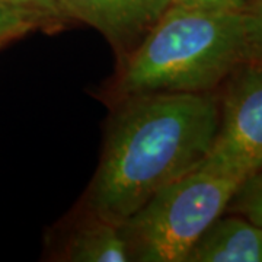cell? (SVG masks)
Wrapping results in <instances>:
<instances>
[{
	"instance_id": "1",
	"label": "cell",
	"mask_w": 262,
	"mask_h": 262,
	"mask_svg": "<svg viewBox=\"0 0 262 262\" xmlns=\"http://www.w3.org/2000/svg\"><path fill=\"white\" fill-rule=\"evenodd\" d=\"M114 105L84 207L121 225L206 159L220 103L211 92H175L136 95Z\"/></svg>"
},
{
	"instance_id": "5",
	"label": "cell",
	"mask_w": 262,
	"mask_h": 262,
	"mask_svg": "<svg viewBox=\"0 0 262 262\" xmlns=\"http://www.w3.org/2000/svg\"><path fill=\"white\" fill-rule=\"evenodd\" d=\"M70 20L98 29L121 61L159 22L173 0H61Z\"/></svg>"
},
{
	"instance_id": "6",
	"label": "cell",
	"mask_w": 262,
	"mask_h": 262,
	"mask_svg": "<svg viewBox=\"0 0 262 262\" xmlns=\"http://www.w3.org/2000/svg\"><path fill=\"white\" fill-rule=\"evenodd\" d=\"M54 255L67 262H130V251L121 226L84 207L82 214L66 227Z\"/></svg>"
},
{
	"instance_id": "2",
	"label": "cell",
	"mask_w": 262,
	"mask_h": 262,
	"mask_svg": "<svg viewBox=\"0 0 262 262\" xmlns=\"http://www.w3.org/2000/svg\"><path fill=\"white\" fill-rule=\"evenodd\" d=\"M245 60V12L172 5L120 61L108 96L115 103L136 95L211 92Z\"/></svg>"
},
{
	"instance_id": "9",
	"label": "cell",
	"mask_w": 262,
	"mask_h": 262,
	"mask_svg": "<svg viewBox=\"0 0 262 262\" xmlns=\"http://www.w3.org/2000/svg\"><path fill=\"white\" fill-rule=\"evenodd\" d=\"M226 211L262 227V169L241 182Z\"/></svg>"
},
{
	"instance_id": "7",
	"label": "cell",
	"mask_w": 262,
	"mask_h": 262,
	"mask_svg": "<svg viewBox=\"0 0 262 262\" xmlns=\"http://www.w3.org/2000/svg\"><path fill=\"white\" fill-rule=\"evenodd\" d=\"M185 262H262V227L242 215L222 214L192 245Z\"/></svg>"
},
{
	"instance_id": "4",
	"label": "cell",
	"mask_w": 262,
	"mask_h": 262,
	"mask_svg": "<svg viewBox=\"0 0 262 262\" xmlns=\"http://www.w3.org/2000/svg\"><path fill=\"white\" fill-rule=\"evenodd\" d=\"M226 80L217 133L196 169L244 181L262 169V67L242 63Z\"/></svg>"
},
{
	"instance_id": "12",
	"label": "cell",
	"mask_w": 262,
	"mask_h": 262,
	"mask_svg": "<svg viewBox=\"0 0 262 262\" xmlns=\"http://www.w3.org/2000/svg\"><path fill=\"white\" fill-rule=\"evenodd\" d=\"M10 2L18 3L28 9L35 10L38 13H42L53 20H56L58 25L70 20L66 15L61 0H10Z\"/></svg>"
},
{
	"instance_id": "3",
	"label": "cell",
	"mask_w": 262,
	"mask_h": 262,
	"mask_svg": "<svg viewBox=\"0 0 262 262\" xmlns=\"http://www.w3.org/2000/svg\"><path fill=\"white\" fill-rule=\"evenodd\" d=\"M241 182L195 169L162 188L120 225L131 261L185 262L198 237L225 214Z\"/></svg>"
},
{
	"instance_id": "11",
	"label": "cell",
	"mask_w": 262,
	"mask_h": 262,
	"mask_svg": "<svg viewBox=\"0 0 262 262\" xmlns=\"http://www.w3.org/2000/svg\"><path fill=\"white\" fill-rule=\"evenodd\" d=\"M249 0H173V5L184 8L217 12H244Z\"/></svg>"
},
{
	"instance_id": "8",
	"label": "cell",
	"mask_w": 262,
	"mask_h": 262,
	"mask_svg": "<svg viewBox=\"0 0 262 262\" xmlns=\"http://www.w3.org/2000/svg\"><path fill=\"white\" fill-rule=\"evenodd\" d=\"M60 27L56 20L10 0H0V48L38 29Z\"/></svg>"
},
{
	"instance_id": "10",
	"label": "cell",
	"mask_w": 262,
	"mask_h": 262,
	"mask_svg": "<svg viewBox=\"0 0 262 262\" xmlns=\"http://www.w3.org/2000/svg\"><path fill=\"white\" fill-rule=\"evenodd\" d=\"M246 60L262 67V0H249L246 9Z\"/></svg>"
}]
</instances>
